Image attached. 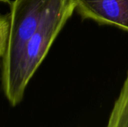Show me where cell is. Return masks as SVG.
I'll use <instances>...</instances> for the list:
<instances>
[{"label":"cell","instance_id":"obj_4","mask_svg":"<svg viewBox=\"0 0 128 127\" xmlns=\"http://www.w3.org/2000/svg\"><path fill=\"white\" fill-rule=\"evenodd\" d=\"M106 127H128V71Z\"/></svg>","mask_w":128,"mask_h":127},{"label":"cell","instance_id":"obj_2","mask_svg":"<svg viewBox=\"0 0 128 127\" xmlns=\"http://www.w3.org/2000/svg\"><path fill=\"white\" fill-rule=\"evenodd\" d=\"M58 0H14L10 2V34L2 68L10 64L34 34L50 10Z\"/></svg>","mask_w":128,"mask_h":127},{"label":"cell","instance_id":"obj_5","mask_svg":"<svg viewBox=\"0 0 128 127\" xmlns=\"http://www.w3.org/2000/svg\"><path fill=\"white\" fill-rule=\"evenodd\" d=\"M10 14L6 13L0 18V56L5 51L10 34Z\"/></svg>","mask_w":128,"mask_h":127},{"label":"cell","instance_id":"obj_3","mask_svg":"<svg viewBox=\"0 0 128 127\" xmlns=\"http://www.w3.org/2000/svg\"><path fill=\"white\" fill-rule=\"evenodd\" d=\"M83 19L128 31V0H74Z\"/></svg>","mask_w":128,"mask_h":127},{"label":"cell","instance_id":"obj_1","mask_svg":"<svg viewBox=\"0 0 128 127\" xmlns=\"http://www.w3.org/2000/svg\"><path fill=\"white\" fill-rule=\"evenodd\" d=\"M75 10L74 0H58L14 61L2 68L3 92L11 106L22 100L28 82Z\"/></svg>","mask_w":128,"mask_h":127}]
</instances>
